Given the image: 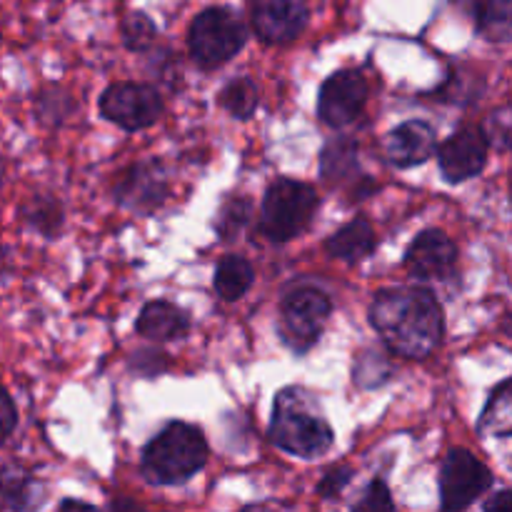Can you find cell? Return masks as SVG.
<instances>
[{
  "label": "cell",
  "mask_w": 512,
  "mask_h": 512,
  "mask_svg": "<svg viewBox=\"0 0 512 512\" xmlns=\"http://www.w3.org/2000/svg\"><path fill=\"white\" fill-rule=\"evenodd\" d=\"M370 323L400 358L423 360L443 343L445 315L430 290H383L370 305Z\"/></svg>",
  "instance_id": "1"
},
{
  "label": "cell",
  "mask_w": 512,
  "mask_h": 512,
  "mask_svg": "<svg viewBox=\"0 0 512 512\" xmlns=\"http://www.w3.org/2000/svg\"><path fill=\"white\" fill-rule=\"evenodd\" d=\"M270 440L295 458L313 460L328 453L335 435L308 390H280L270 420Z\"/></svg>",
  "instance_id": "2"
},
{
  "label": "cell",
  "mask_w": 512,
  "mask_h": 512,
  "mask_svg": "<svg viewBox=\"0 0 512 512\" xmlns=\"http://www.w3.org/2000/svg\"><path fill=\"white\" fill-rule=\"evenodd\" d=\"M208 463L203 430L188 423H170L148 443L143 453V478L153 485H180Z\"/></svg>",
  "instance_id": "3"
},
{
  "label": "cell",
  "mask_w": 512,
  "mask_h": 512,
  "mask_svg": "<svg viewBox=\"0 0 512 512\" xmlns=\"http://www.w3.org/2000/svg\"><path fill=\"white\" fill-rule=\"evenodd\" d=\"M318 193L300 180H278L268 188L260 213V230L273 243H285L303 233L318 210Z\"/></svg>",
  "instance_id": "4"
},
{
  "label": "cell",
  "mask_w": 512,
  "mask_h": 512,
  "mask_svg": "<svg viewBox=\"0 0 512 512\" xmlns=\"http://www.w3.org/2000/svg\"><path fill=\"white\" fill-rule=\"evenodd\" d=\"M245 45V25L230 8H208L193 20L188 33L190 58L203 70L233 60Z\"/></svg>",
  "instance_id": "5"
},
{
  "label": "cell",
  "mask_w": 512,
  "mask_h": 512,
  "mask_svg": "<svg viewBox=\"0 0 512 512\" xmlns=\"http://www.w3.org/2000/svg\"><path fill=\"white\" fill-rule=\"evenodd\" d=\"M333 313V303L318 288L290 290L280 303V330L283 340L298 353L313 348Z\"/></svg>",
  "instance_id": "6"
},
{
  "label": "cell",
  "mask_w": 512,
  "mask_h": 512,
  "mask_svg": "<svg viewBox=\"0 0 512 512\" xmlns=\"http://www.w3.org/2000/svg\"><path fill=\"white\" fill-rule=\"evenodd\" d=\"M493 485V473L470 450L455 448L445 455L440 470V503L443 510H465Z\"/></svg>",
  "instance_id": "7"
},
{
  "label": "cell",
  "mask_w": 512,
  "mask_h": 512,
  "mask_svg": "<svg viewBox=\"0 0 512 512\" xmlns=\"http://www.w3.org/2000/svg\"><path fill=\"white\" fill-rule=\"evenodd\" d=\"M100 113L123 130L150 128L163 113V98L153 85L113 83L100 95Z\"/></svg>",
  "instance_id": "8"
},
{
  "label": "cell",
  "mask_w": 512,
  "mask_h": 512,
  "mask_svg": "<svg viewBox=\"0 0 512 512\" xmlns=\"http://www.w3.org/2000/svg\"><path fill=\"white\" fill-rule=\"evenodd\" d=\"M368 83L358 70H338L323 83L318 95V115L330 128H345L363 113Z\"/></svg>",
  "instance_id": "9"
},
{
  "label": "cell",
  "mask_w": 512,
  "mask_h": 512,
  "mask_svg": "<svg viewBox=\"0 0 512 512\" xmlns=\"http://www.w3.org/2000/svg\"><path fill=\"white\" fill-rule=\"evenodd\" d=\"M490 140L488 133L478 125H465L455 130L448 140L438 148L440 173L448 183H463L483 173L488 163Z\"/></svg>",
  "instance_id": "10"
},
{
  "label": "cell",
  "mask_w": 512,
  "mask_h": 512,
  "mask_svg": "<svg viewBox=\"0 0 512 512\" xmlns=\"http://www.w3.org/2000/svg\"><path fill=\"white\" fill-rule=\"evenodd\" d=\"M168 175L158 160L130 165L115 185V200L133 213H153L168 198Z\"/></svg>",
  "instance_id": "11"
},
{
  "label": "cell",
  "mask_w": 512,
  "mask_h": 512,
  "mask_svg": "<svg viewBox=\"0 0 512 512\" xmlns=\"http://www.w3.org/2000/svg\"><path fill=\"white\" fill-rule=\"evenodd\" d=\"M308 18L310 10L305 0H255V35L268 45H285L298 38Z\"/></svg>",
  "instance_id": "12"
},
{
  "label": "cell",
  "mask_w": 512,
  "mask_h": 512,
  "mask_svg": "<svg viewBox=\"0 0 512 512\" xmlns=\"http://www.w3.org/2000/svg\"><path fill=\"white\" fill-rule=\"evenodd\" d=\"M458 248L443 230H425L410 243L405 253V268L413 278L443 280L455 273Z\"/></svg>",
  "instance_id": "13"
},
{
  "label": "cell",
  "mask_w": 512,
  "mask_h": 512,
  "mask_svg": "<svg viewBox=\"0 0 512 512\" xmlns=\"http://www.w3.org/2000/svg\"><path fill=\"white\" fill-rule=\"evenodd\" d=\"M383 145L388 160L398 168H415L438 153L435 130L423 120H408V123L393 128Z\"/></svg>",
  "instance_id": "14"
},
{
  "label": "cell",
  "mask_w": 512,
  "mask_h": 512,
  "mask_svg": "<svg viewBox=\"0 0 512 512\" xmlns=\"http://www.w3.org/2000/svg\"><path fill=\"white\" fill-rule=\"evenodd\" d=\"M135 330L143 338L153 340V343H168V340H178L188 335L190 315L178 305L168 303V300H153V303L140 310Z\"/></svg>",
  "instance_id": "15"
},
{
  "label": "cell",
  "mask_w": 512,
  "mask_h": 512,
  "mask_svg": "<svg viewBox=\"0 0 512 512\" xmlns=\"http://www.w3.org/2000/svg\"><path fill=\"white\" fill-rule=\"evenodd\" d=\"M325 250L345 263H360L375 250V230L365 218L350 220L325 240Z\"/></svg>",
  "instance_id": "16"
},
{
  "label": "cell",
  "mask_w": 512,
  "mask_h": 512,
  "mask_svg": "<svg viewBox=\"0 0 512 512\" xmlns=\"http://www.w3.org/2000/svg\"><path fill=\"white\" fill-rule=\"evenodd\" d=\"M255 280L253 265L240 255H225L215 268V293L223 300L233 303L250 290Z\"/></svg>",
  "instance_id": "17"
},
{
  "label": "cell",
  "mask_w": 512,
  "mask_h": 512,
  "mask_svg": "<svg viewBox=\"0 0 512 512\" xmlns=\"http://www.w3.org/2000/svg\"><path fill=\"white\" fill-rule=\"evenodd\" d=\"M478 430L488 438H510L512 435V378L493 390L478 420Z\"/></svg>",
  "instance_id": "18"
},
{
  "label": "cell",
  "mask_w": 512,
  "mask_h": 512,
  "mask_svg": "<svg viewBox=\"0 0 512 512\" xmlns=\"http://www.w3.org/2000/svg\"><path fill=\"white\" fill-rule=\"evenodd\" d=\"M475 25L495 43L512 40V0H473Z\"/></svg>",
  "instance_id": "19"
},
{
  "label": "cell",
  "mask_w": 512,
  "mask_h": 512,
  "mask_svg": "<svg viewBox=\"0 0 512 512\" xmlns=\"http://www.w3.org/2000/svg\"><path fill=\"white\" fill-rule=\"evenodd\" d=\"M358 170V145L350 138H333L320 153V173L328 180L348 178Z\"/></svg>",
  "instance_id": "20"
},
{
  "label": "cell",
  "mask_w": 512,
  "mask_h": 512,
  "mask_svg": "<svg viewBox=\"0 0 512 512\" xmlns=\"http://www.w3.org/2000/svg\"><path fill=\"white\" fill-rule=\"evenodd\" d=\"M218 103L223 105L233 118L248 120L250 115L255 113V108H258V88L253 85V80L238 78L220 90Z\"/></svg>",
  "instance_id": "21"
},
{
  "label": "cell",
  "mask_w": 512,
  "mask_h": 512,
  "mask_svg": "<svg viewBox=\"0 0 512 512\" xmlns=\"http://www.w3.org/2000/svg\"><path fill=\"white\" fill-rule=\"evenodd\" d=\"M120 35H123L125 48L143 53V50H148L150 43L155 40V23L145 13L133 10V13L125 15L123 23H120Z\"/></svg>",
  "instance_id": "22"
},
{
  "label": "cell",
  "mask_w": 512,
  "mask_h": 512,
  "mask_svg": "<svg viewBox=\"0 0 512 512\" xmlns=\"http://www.w3.org/2000/svg\"><path fill=\"white\" fill-rule=\"evenodd\" d=\"M23 218L28 220V225H33L35 230L45 235H53L55 230L63 225V210L58 203H53L50 198H35L33 203L23 208Z\"/></svg>",
  "instance_id": "23"
},
{
  "label": "cell",
  "mask_w": 512,
  "mask_h": 512,
  "mask_svg": "<svg viewBox=\"0 0 512 512\" xmlns=\"http://www.w3.org/2000/svg\"><path fill=\"white\" fill-rule=\"evenodd\" d=\"M250 218V200L245 198H228L220 208L218 218V235L223 240H233L243 230V225Z\"/></svg>",
  "instance_id": "24"
},
{
  "label": "cell",
  "mask_w": 512,
  "mask_h": 512,
  "mask_svg": "<svg viewBox=\"0 0 512 512\" xmlns=\"http://www.w3.org/2000/svg\"><path fill=\"white\" fill-rule=\"evenodd\" d=\"M15 470L3 473V505L8 510H23L30 505V483L23 475H13Z\"/></svg>",
  "instance_id": "25"
},
{
  "label": "cell",
  "mask_w": 512,
  "mask_h": 512,
  "mask_svg": "<svg viewBox=\"0 0 512 512\" xmlns=\"http://www.w3.org/2000/svg\"><path fill=\"white\" fill-rule=\"evenodd\" d=\"M490 143L500 145V148H510L512 145V108H500L490 115L488 125H485Z\"/></svg>",
  "instance_id": "26"
},
{
  "label": "cell",
  "mask_w": 512,
  "mask_h": 512,
  "mask_svg": "<svg viewBox=\"0 0 512 512\" xmlns=\"http://www.w3.org/2000/svg\"><path fill=\"white\" fill-rule=\"evenodd\" d=\"M355 510H393L395 503L393 498H390V490L388 485L383 483V480H373V483L368 485V490H365L363 500H358V503L353 505Z\"/></svg>",
  "instance_id": "27"
},
{
  "label": "cell",
  "mask_w": 512,
  "mask_h": 512,
  "mask_svg": "<svg viewBox=\"0 0 512 512\" xmlns=\"http://www.w3.org/2000/svg\"><path fill=\"white\" fill-rule=\"evenodd\" d=\"M353 480V470L350 468H333L325 473V478L318 483V495L325 500H333L348 488V483Z\"/></svg>",
  "instance_id": "28"
},
{
  "label": "cell",
  "mask_w": 512,
  "mask_h": 512,
  "mask_svg": "<svg viewBox=\"0 0 512 512\" xmlns=\"http://www.w3.org/2000/svg\"><path fill=\"white\" fill-rule=\"evenodd\" d=\"M15 420H18V415H15L13 398H10V393H5L3 395V438H10V435H13Z\"/></svg>",
  "instance_id": "29"
},
{
  "label": "cell",
  "mask_w": 512,
  "mask_h": 512,
  "mask_svg": "<svg viewBox=\"0 0 512 512\" xmlns=\"http://www.w3.org/2000/svg\"><path fill=\"white\" fill-rule=\"evenodd\" d=\"M485 510H512V490H503L483 505Z\"/></svg>",
  "instance_id": "30"
},
{
  "label": "cell",
  "mask_w": 512,
  "mask_h": 512,
  "mask_svg": "<svg viewBox=\"0 0 512 512\" xmlns=\"http://www.w3.org/2000/svg\"><path fill=\"white\" fill-rule=\"evenodd\" d=\"M60 508H90V505L83 500H65V503H60Z\"/></svg>",
  "instance_id": "31"
},
{
  "label": "cell",
  "mask_w": 512,
  "mask_h": 512,
  "mask_svg": "<svg viewBox=\"0 0 512 512\" xmlns=\"http://www.w3.org/2000/svg\"><path fill=\"white\" fill-rule=\"evenodd\" d=\"M510 198H512V188H510Z\"/></svg>",
  "instance_id": "32"
}]
</instances>
